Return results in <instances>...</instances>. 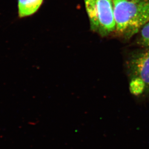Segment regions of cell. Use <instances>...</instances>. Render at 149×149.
I'll return each instance as SVG.
<instances>
[{
	"label": "cell",
	"mask_w": 149,
	"mask_h": 149,
	"mask_svg": "<svg viewBox=\"0 0 149 149\" xmlns=\"http://www.w3.org/2000/svg\"><path fill=\"white\" fill-rule=\"evenodd\" d=\"M116 31L131 39L149 22V0H113Z\"/></svg>",
	"instance_id": "6da1fadb"
},
{
	"label": "cell",
	"mask_w": 149,
	"mask_h": 149,
	"mask_svg": "<svg viewBox=\"0 0 149 149\" xmlns=\"http://www.w3.org/2000/svg\"><path fill=\"white\" fill-rule=\"evenodd\" d=\"M90 29L101 37L116 31L113 0H84Z\"/></svg>",
	"instance_id": "7a4b0ae2"
},
{
	"label": "cell",
	"mask_w": 149,
	"mask_h": 149,
	"mask_svg": "<svg viewBox=\"0 0 149 149\" xmlns=\"http://www.w3.org/2000/svg\"><path fill=\"white\" fill-rule=\"evenodd\" d=\"M143 49L131 53L125 65L128 78L141 80L146 86L145 97H149V49Z\"/></svg>",
	"instance_id": "3957f363"
},
{
	"label": "cell",
	"mask_w": 149,
	"mask_h": 149,
	"mask_svg": "<svg viewBox=\"0 0 149 149\" xmlns=\"http://www.w3.org/2000/svg\"><path fill=\"white\" fill-rule=\"evenodd\" d=\"M43 0H18V16L20 18L31 16L36 13Z\"/></svg>",
	"instance_id": "277c9868"
},
{
	"label": "cell",
	"mask_w": 149,
	"mask_h": 149,
	"mask_svg": "<svg viewBox=\"0 0 149 149\" xmlns=\"http://www.w3.org/2000/svg\"><path fill=\"white\" fill-rule=\"evenodd\" d=\"M129 88L130 92L136 97L145 96V84L141 80L136 77L129 78Z\"/></svg>",
	"instance_id": "5b68a950"
},
{
	"label": "cell",
	"mask_w": 149,
	"mask_h": 149,
	"mask_svg": "<svg viewBox=\"0 0 149 149\" xmlns=\"http://www.w3.org/2000/svg\"><path fill=\"white\" fill-rule=\"evenodd\" d=\"M136 39V44L143 48L149 49V22L142 27Z\"/></svg>",
	"instance_id": "8992f818"
}]
</instances>
